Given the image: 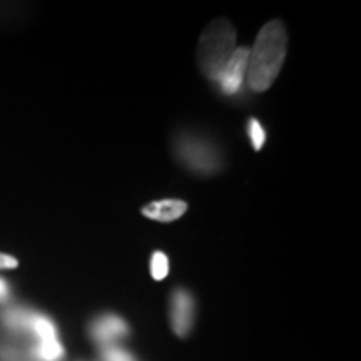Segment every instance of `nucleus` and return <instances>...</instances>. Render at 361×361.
<instances>
[{"instance_id": "obj_1", "label": "nucleus", "mask_w": 361, "mask_h": 361, "mask_svg": "<svg viewBox=\"0 0 361 361\" xmlns=\"http://www.w3.org/2000/svg\"><path fill=\"white\" fill-rule=\"evenodd\" d=\"M288 37L279 20H271L259 30L255 47L247 59V84L256 92H263L274 82L286 57Z\"/></svg>"}, {"instance_id": "obj_2", "label": "nucleus", "mask_w": 361, "mask_h": 361, "mask_svg": "<svg viewBox=\"0 0 361 361\" xmlns=\"http://www.w3.org/2000/svg\"><path fill=\"white\" fill-rule=\"evenodd\" d=\"M234 44H236V34L228 20L218 19L207 27L197 49V57H200L201 69L206 78L216 82L221 71L236 51Z\"/></svg>"}, {"instance_id": "obj_3", "label": "nucleus", "mask_w": 361, "mask_h": 361, "mask_svg": "<svg viewBox=\"0 0 361 361\" xmlns=\"http://www.w3.org/2000/svg\"><path fill=\"white\" fill-rule=\"evenodd\" d=\"M176 154L186 168L197 174H213L221 168L218 147L196 134H180L176 139Z\"/></svg>"}, {"instance_id": "obj_4", "label": "nucleus", "mask_w": 361, "mask_h": 361, "mask_svg": "<svg viewBox=\"0 0 361 361\" xmlns=\"http://www.w3.org/2000/svg\"><path fill=\"white\" fill-rule=\"evenodd\" d=\"M247 59H250V51L246 47H239L233 52L228 64L221 71L218 79H216V84H218L219 90L224 96H236L241 90L246 78Z\"/></svg>"}, {"instance_id": "obj_5", "label": "nucleus", "mask_w": 361, "mask_h": 361, "mask_svg": "<svg viewBox=\"0 0 361 361\" xmlns=\"http://www.w3.org/2000/svg\"><path fill=\"white\" fill-rule=\"evenodd\" d=\"M194 318V300L186 290H176L171 298V323L178 336L191 331Z\"/></svg>"}, {"instance_id": "obj_6", "label": "nucleus", "mask_w": 361, "mask_h": 361, "mask_svg": "<svg viewBox=\"0 0 361 361\" xmlns=\"http://www.w3.org/2000/svg\"><path fill=\"white\" fill-rule=\"evenodd\" d=\"M128 333V324L117 314L99 316L96 322L90 324V335H92L94 340L104 346H111V343L121 340Z\"/></svg>"}, {"instance_id": "obj_7", "label": "nucleus", "mask_w": 361, "mask_h": 361, "mask_svg": "<svg viewBox=\"0 0 361 361\" xmlns=\"http://www.w3.org/2000/svg\"><path fill=\"white\" fill-rule=\"evenodd\" d=\"M188 204L179 200H162L151 202V204L142 207V214L161 223H171L186 213Z\"/></svg>"}, {"instance_id": "obj_8", "label": "nucleus", "mask_w": 361, "mask_h": 361, "mask_svg": "<svg viewBox=\"0 0 361 361\" xmlns=\"http://www.w3.org/2000/svg\"><path fill=\"white\" fill-rule=\"evenodd\" d=\"M34 351L40 361H62V358H64V348H62L59 340L39 341Z\"/></svg>"}, {"instance_id": "obj_9", "label": "nucleus", "mask_w": 361, "mask_h": 361, "mask_svg": "<svg viewBox=\"0 0 361 361\" xmlns=\"http://www.w3.org/2000/svg\"><path fill=\"white\" fill-rule=\"evenodd\" d=\"M30 331L39 338V341L57 340V331L54 323L49 318L40 314H34L32 323H30Z\"/></svg>"}, {"instance_id": "obj_10", "label": "nucleus", "mask_w": 361, "mask_h": 361, "mask_svg": "<svg viewBox=\"0 0 361 361\" xmlns=\"http://www.w3.org/2000/svg\"><path fill=\"white\" fill-rule=\"evenodd\" d=\"M34 314L24 310H11L4 314V323L7 328L16 329V331H24V329H30V323H32Z\"/></svg>"}, {"instance_id": "obj_11", "label": "nucleus", "mask_w": 361, "mask_h": 361, "mask_svg": "<svg viewBox=\"0 0 361 361\" xmlns=\"http://www.w3.org/2000/svg\"><path fill=\"white\" fill-rule=\"evenodd\" d=\"M169 273V259L162 251H156L151 256V274L156 281H161Z\"/></svg>"}, {"instance_id": "obj_12", "label": "nucleus", "mask_w": 361, "mask_h": 361, "mask_svg": "<svg viewBox=\"0 0 361 361\" xmlns=\"http://www.w3.org/2000/svg\"><path fill=\"white\" fill-rule=\"evenodd\" d=\"M247 135H250L252 147L256 151L263 149L266 142V130L258 119H250V123H247Z\"/></svg>"}, {"instance_id": "obj_13", "label": "nucleus", "mask_w": 361, "mask_h": 361, "mask_svg": "<svg viewBox=\"0 0 361 361\" xmlns=\"http://www.w3.org/2000/svg\"><path fill=\"white\" fill-rule=\"evenodd\" d=\"M102 361H135L134 356L123 348H117V346H106L102 350L101 355Z\"/></svg>"}, {"instance_id": "obj_14", "label": "nucleus", "mask_w": 361, "mask_h": 361, "mask_svg": "<svg viewBox=\"0 0 361 361\" xmlns=\"http://www.w3.org/2000/svg\"><path fill=\"white\" fill-rule=\"evenodd\" d=\"M17 264H19V261H17L16 258H12V256H8V255H2V252H0V269L17 268Z\"/></svg>"}, {"instance_id": "obj_15", "label": "nucleus", "mask_w": 361, "mask_h": 361, "mask_svg": "<svg viewBox=\"0 0 361 361\" xmlns=\"http://www.w3.org/2000/svg\"><path fill=\"white\" fill-rule=\"evenodd\" d=\"M0 358L6 360V361H12V360H17V355L13 353L12 350L4 348V350H0Z\"/></svg>"}, {"instance_id": "obj_16", "label": "nucleus", "mask_w": 361, "mask_h": 361, "mask_svg": "<svg viewBox=\"0 0 361 361\" xmlns=\"http://www.w3.org/2000/svg\"><path fill=\"white\" fill-rule=\"evenodd\" d=\"M7 296H8V284L4 281L2 278H0V301L6 300Z\"/></svg>"}]
</instances>
